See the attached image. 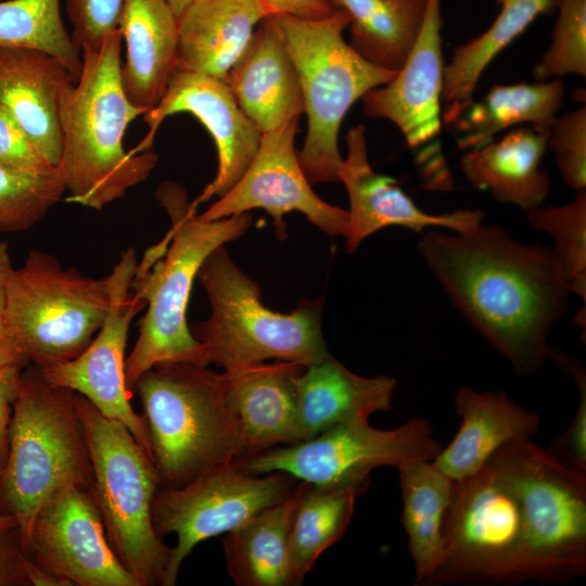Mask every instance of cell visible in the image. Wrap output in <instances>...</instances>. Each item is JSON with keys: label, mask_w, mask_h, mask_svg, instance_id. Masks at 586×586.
<instances>
[{"label": "cell", "mask_w": 586, "mask_h": 586, "mask_svg": "<svg viewBox=\"0 0 586 586\" xmlns=\"http://www.w3.org/2000/svg\"><path fill=\"white\" fill-rule=\"evenodd\" d=\"M417 249L455 307L517 374L543 368L571 294L551 246L482 221L464 231L425 230Z\"/></svg>", "instance_id": "obj_1"}, {"label": "cell", "mask_w": 586, "mask_h": 586, "mask_svg": "<svg viewBox=\"0 0 586 586\" xmlns=\"http://www.w3.org/2000/svg\"><path fill=\"white\" fill-rule=\"evenodd\" d=\"M156 198L170 218L164 239L149 249L131 281L145 304L135 346L125 361V379L132 391L139 377L158 364L209 365L203 344L187 321L191 289L200 267L217 247L240 238L252 225L250 213L203 220L186 189L173 181L158 186Z\"/></svg>", "instance_id": "obj_2"}, {"label": "cell", "mask_w": 586, "mask_h": 586, "mask_svg": "<svg viewBox=\"0 0 586 586\" xmlns=\"http://www.w3.org/2000/svg\"><path fill=\"white\" fill-rule=\"evenodd\" d=\"M123 38L118 30L81 50V72L60 106L61 173L66 201L93 209L122 199L154 169V152L124 149L129 124L143 110L127 98L120 78Z\"/></svg>", "instance_id": "obj_3"}, {"label": "cell", "mask_w": 586, "mask_h": 586, "mask_svg": "<svg viewBox=\"0 0 586 586\" xmlns=\"http://www.w3.org/2000/svg\"><path fill=\"white\" fill-rule=\"evenodd\" d=\"M75 396L50 384L33 365L22 369L0 496L27 553L34 520L52 494L65 486L92 492V461Z\"/></svg>", "instance_id": "obj_4"}, {"label": "cell", "mask_w": 586, "mask_h": 586, "mask_svg": "<svg viewBox=\"0 0 586 586\" xmlns=\"http://www.w3.org/2000/svg\"><path fill=\"white\" fill-rule=\"evenodd\" d=\"M133 390L162 486H182L246 457L224 373L190 362L158 364Z\"/></svg>", "instance_id": "obj_5"}, {"label": "cell", "mask_w": 586, "mask_h": 586, "mask_svg": "<svg viewBox=\"0 0 586 586\" xmlns=\"http://www.w3.org/2000/svg\"><path fill=\"white\" fill-rule=\"evenodd\" d=\"M196 278L211 316L190 330L209 364L230 372L269 359L309 365L330 354L321 330L322 300H304L289 314L269 309L258 283L237 266L225 245L206 257Z\"/></svg>", "instance_id": "obj_6"}, {"label": "cell", "mask_w": 586, "mask_h": 586, "mask_svg": "<svg viewBox=\"0 0 586 586\" xmlns=\"http://www.w3.org/2000/svg\"><path fill=\"white\" fill-rule=\"evenodd\" d=\"M275 25L300 77L307 135L298 154L309 183L337 180L343 163L339 130L351 106L373 88L387 84L396 72L358 54L343 39L349 16L335 10L321 20L272 14Z\"/></svg>", "instance_id": "obj_7"}, {"label": "cell", "mask_w": 586, "mask_h": 586, "mask_svg": "<svg viewBox=\"0 0 586 586\" xmlns=\"http://www.w3.org/2000/svg\"><path fill=\"white\" fill-rule=\"evenodd\" d=\"M75 399L92 461L91 493L106 538L138 586H163L171 548L152 522L161 485L155 464L124 423L105 417L78 393Z\"/></svg>", "instance_id": "obj_8"}, {"label": "cell", "mask_w": 586, "mask_h": 586, "mask_svg": "<svg viewBox=\"0 0 586 586\" xmlns=\"http://www.w3.org/2000/svg\"><path fill=\"white\" fill-rule=\"evenodd\" d=\"M522 500L525 547L520 583L562 582L586 572V472L531 438H515L489 458Z\"/></svg>", "instance_id": "obj_9"}, {"label": "cell", "mask_w": 586, "mask_h": 586, "mask_svg": "<svg viewBox=\"0 0 586 586\" xmlns=\"http://www.w3.org/2000/svg\"><path fill=\"white\" fill-rule=\"evenodd\" d=\"M110 306L107 277L64 268L39 250L9 280L4 321L29 365L42 370L74 359L91 343Z\"/></svg>", "instance_id": "obj_10"}, {"label": "cell", "mask_w": 586, "mask_h": 586, "mask_svg": "<svg viewBox=\"0 0 586 586\" xmlns=\"http://www.w3.org/2000/svg\"><path fill=\"white\" fill-rule=\"evenodd\" d=\"M525 547L522 500L492 459L454 481L444 528V553L428 585L520 583Z\"/></svg>", "instance_id": "obj_11"}, {"label": "cell", "mask_w": 586, "mask_h": 586, "mask_svg": "<svg viewBox=\"0 0 586 586\" xmlns=\"http://www.w3.org/2000/svg\"><path fill=\"white\" fill-rule=\"evenodd\" d=\"M433 428L412 418L391 430L368 420L335 425L308 440L253 454L239 463L254 474L283 472L310 484L356 485L367 489L370 473L379 467L430 461L441 450Z\"/></svg>", "instance_id": "obj_12"}, {"label": "cell", "mask_w": 586, "mask_h": 586, "mask_svg": "<svg viewBox=\"0 0 586 586\" xmlns=\"http://www.w3.org/2000/svg\"><path fill=\"white\" fill-rule=\"evenodd\" d=\"M295 479L283 472L254 474L239 463L214 468L182 486H162L152 504V522L162 537L177 543L163 586H174L183 560L201 542L228 533L283 500Z\"/></svg>", "instance_id": "obj_13"}, {"label": "cell", "mask_w": 586, "mask_h": 586, "mask_svg": "<svg viewBox=\"0 0 586 586\" xmlns=\"http://www.w3.org/2000/svg\"><path fill=\"white\" fill-rule=\"evenodd\" d=\"M137 266L135 249L124 251L107 276L109 311L91 343L74 359L39 371L50 384L82 395L102 415L124 423L152 458L145 424L130 405L125 379L128 332L132 319L145 306L131 290Z\"/></svg>", "instance_id": "obj_14"}, {"label": "cell", "mask_w": 586, "mask_h": 586, "mask_svg": "<svg viewBox=\"0 0 586 586\" xmlns=\"http://www.w3.org/2000/svg\"><path fill=\"white\" fill-rule=\"evenodd\" d=\"M28 555L62 586H138L106 538L92 493L76 486L60 488L41 506Z\"/></svg>", "instance_id": "obj_15"}, {"label": "cell", "mask_w": 586, "mask_h": 586, "mask_svg": "<svg viewBox=\"0 0 586 586\" xmlns=\"http://www.w3.org/2000/svg\"><path fill=\"white\" fill-rule=\"evenodd\" d=\"M298 119L263 133L258 151L245 173L229 192L199 214L203 220L263 208L272 217L277 234L284 237L283 217L295 211L331 237L347 235V209L317 195L301 167L294 146Z\"/></svg>", "instance_id": "obj_16"}, {"label": "cell", "mask_w": 586, "mask_h": 586, "mask_svg": "<svg viewBox=\"0 0 586 586\" xmlns=\"http://www.w3.org/2000/svg\"><path fill=\"white\" fill-rule=\"evenodd\" d=\"M189 113L208 130L216 144L218 169L195 205L229 192L245 173L260 145L263 133L239 106L228 84L209 75L176 71L161 101L143 114L148 135L131 150L151 149L163 120L176 113Z\"/></svg>", "instance_id": "obj_17"}, {"label": "cell", "mask_w": 586, "mask_h": 586, "mask_svg": "<svg viewBox=\"0 0 586 586\" xmlns=\"http://www.w3.org/2000/svg\"><path fill=\"white\" fill-rule=\"evenodd\" d=\"M347 156L337 180L349 200L347 252H356L369 235L392 226L422 233L429 229L469 230L484 220L481 209H457L433 215L422 211L400 188L398 181L372 169L368 161L366 128L352 127L346 136Z\"/></svg>", "instance_id": "obj_18"}, {"label": "cell", "mask_w": 586, "mask_h": 586, "mask_svg": "<svg viewBox=\"0 0 586 586\" xmlns=\"http://www.w3.org/2000/svg\"><path fill=\"white\" fill-rule=\"evenodd\" d=\"M442 25L441 0H426L420 33L404 64L392 80L361 98L365 114L391 120L411 149L433 142L443 126Z\"/></svg>", "instance_id": "obj_19"}, {"label": "cell", "mask_w": 586, "mask_h": 586, "mask_svg": "<svg viewBox=\"0 0 586 586\" xmlns=\"http://www.w3.org/2000/svg\"><path fill=\"white\" fill-rule=\"evenodd\" d=\"M305 366L298 361L277 360L222 372L227 402L238 423L246 457L304 440L297 390Z\"/></svg>", "instance_id": "obj_20"}, {"label": "cell", "mask_w": 586, "mask_h": 586, "mask_svg": "<svg viewBox=\"0 0 586 586\" xmlns=\"http://www.w3.org/2000/svg\"><path fill=\"white\" fill-rule=\"evenodd\" d=\"M75 81L74 75L48 53L0 48V104L55 167L62 154L60 106Z\"/></svg>", "instance_id": "obj_21"}, {"label": "cell", "mask_w": 586, "mask_h": 586, "mask_svg": "<svg viewBox=\"0 0 586 586\" xmlns=\"http://www.w3.org/2000/svg\"><path fill=\"white\" fill-rule=\"evenodd\" d=\"M225 81L262 133L276 130L304 113L296 67L270 15L255 27Z\"/></svg>", "instance_id": "obj_22"}, {"label": "cell", "mask_w": 586, "mask_h": 586, "mask_svg": "<svg viewBox=\"0 0 586 586\" xmlns=\"http://www.w3.org/2000/svg\"><path fill=\"white\" fill-rule=\"evenodd\" d=\"M455 408L461 418L453 441L432 462L454 481L476 473L506 443L539 432L540 417L517 404L505 391L479 392L460 387Z\"/></svg>", "instance_id": "obj_23"}, {"label": "cell", "mask_w": 586, "mask_h": 586, "mask_svg": "<svg viewBox=\"0 0 586 586\" xmlns=\"http://www.w3.org/2000/svg\"><path fill=\"white\" fill-rule=\"evenodd\" d=\"M272 14L264 0H193L178 16L176 71L225 80L255 27Z\"/></svg>", "instance_id": "obj_24"}, {"label": "cell", "mask_w": 586, "mask_h": 586, "mask_svg": "<svg viewBox=\"0 0 586 586\" xmlns=\"http://www.w3.org/2000/svg\"><path fill=\"white\" fill-rule=\"evenodd\" d=\"M118 28L126 46L122 85L128 100L146 113L176 72L178 16L167 0H123Z\"/></svg>", "instance_id": "obj_25"}, {"label": "cell", "mask_w": 586, "mask_h": 586, "mask_svg": "<svg viewBox=\"0 0 586 586\" xmlns=\"http://www.w3.org/2000/svg\"><path fill=\"white\" fill-rule=\"evenodd\" d=\"M396 384V379L384 374L358 375L331 354L306 365L297 390L303 441L390 410Z\"/></svg>", "instance_id": "obj_26"}, {"label": "cell", "mask_w": 586, "mask_h": 586, "mask_svg": "<svg viewBox=\"0 0 586 586\" xmlns=\"http://www.w3.org/2000/svg\"><path fill=\"white\" fill-rule=\"evenodd\" d=\"M547 138L532 126L514 129L466 153L461 170L473 188L527 213L543 205L549 193L550 180L540 167Z\"/></svg>", "instance_id": "obj_27"}, {"label": "cell", "mask_w": 586, "mask_h": 586, "mask_svg": "<svg viewBox=\"0 0 586 586\" xmlns=\"http://www.w3.org/2000/svg\"><path fill=\"white\" fill-rule=\"evenodd\" d=\"M305 488L301 481L280 502L226 533L227 570L238 586H294L290 540L294 515Z\"/></svg>", "instance_id": "obj_28"}, {"label": "cell", "mask_w": 586, "mask_h": 586, "mask_svg": "<svg viewBox=\"0 0 586 586\" xmlns=\"http://www.w3.org/2000/svg\"><path fill=\"white\" fill-rule=\"evenodd\" d=\"M500 10L480 36L457 47L444 68L442 123L453 126L473 102L479 80L489 63L539 15L555 11L560 0H495Z\"/></svg>", "instance_id": "obj_29"}, {"label": "cell", "mask_w": 586, "mask_h": 586, "mask_svg": "<svg viewBox=\"0 0 586 586\" xmlns=\"http://www.w3.org/2000/svg\"><path fill=\"white\" fill-rule=\"evenodd\" d=\"M403 498L402 524L413 562L416 584L428 585L444 553V528L454 480L430 461L397 469Z\"/></svg>", "instance_id": "obj_30"}, {"label": "cell", "mask_w": 586, "mask_h": 586, "mask_svg": "<svg viewBox=\"0 0 586 586\" xmlns=\"http://www.w3.org/2000/svg\"><path fill=\"white\" fill-rule=\"evenodd\" d=\"M564 93L561 78L494 86L481 101H473L453 125L461 133L458 148L463 151L481 148L513 126H532L548 133Z\"/></svg>", "instance_id": "obj_31"}, {"label": "cell", "mask_w": 586, "mask_h": 586, "mask_svg": "<svg viewBox=\"0 0 586 586\" xmlns=\"http://www.w3.org/2000/svg\"><path fill=\"white\" fill-rule=\"evenodd\" d=\"M349 16V46L369 62L397 72L420 33L426 0H326Z\"/></svg>", "instance_id": "obj_32"}, {"label": "cell", "mask_w": 586, "mask_h": 586, "mask_svg": "<svg viewBox=\"0 0 586 586\" xmlns=\"http://www.w3.org/2000/svg\"><path fill=\"white\" fill-rule=\"evenodd\" d=\"M365 491L356 485L305 482L290 540L294 586L302 584L322 552L344 535L354 514L356 498Z\"/></svg>", "instance_id": "obj_33"}, {"label": "cell", "mask_w": 586, "mask_h": 586, "mask_svg": "<svg viewBox=\"0 0 586 586\" xmlns=\"http://www.w3.org/2000/svg\"><path fill=\"white\" fill-rule=\"evenodd\" d=\"M0 48L48 53L76 80L81 72V51L64 26L60 0H0Z\"/></svg>", "instance_id": "obj_34"}, {"label": "cell", "mask_w": 586, "mask_h": 586, "mask_svg": "<svg viewBox=\"0 0 586 586\" xmlns=\"http://www.w3.org/2000/svg\"><path fill=\"white\" fill-rule=\"evenodd\" d=\"M528 225L547 233L571 293L586 302V191L561 206H538L527 212Z\"/></svg>", "instance_id": "obj_35"}, {"label": "cell", "mask_w": 586, "mask_h": 586, "mask_svg": "<svg viewBox=\"0 0 586 586\" xmlns=\"http://www.w3.org/2000/svg\"><path fill=\"white\" fill-rule=\"evenodd\" d=\"M65 192L58 167L44 173H26L0 163V232L29 229Z\"/></svg>", "instance_id": "obj_36"}, {"label": "cell", "mask_w": 586, "mask_h": 586, "mask_svg": "<svg viewBox=\"0 0 586 586\" xmlns=\"http://www.w3.org/2000/svg\"><path fill=\"white\" fill-rule=\"evenodd\" d=\"M549 49L533 67L536 81L586 76V0H560Z\"/></svg>", "instance_id": "obj_37"}, {"label": "cell", "mask_w": 586, "mask_h": 586, "mask_svg": "<svg viewBox=\"0 0 586 586\" xmlns=\"http://www.w3.org/2000/svg\"><path fill=\"white\" fill-rule=\"evenodd\" d=\"M565 184L575 192L586 191V106L557 117L547 138Z\"/></svg>", "instance_id": "obj_38"}, {"label": "cell", "mask_w": 586, "mask_h": 586, "mask_svg": "<svg viewBox=\"0 0 586 586\" xmlns=\"http://www.w3.org/2000/svg\"><path fill=\"white\" fill-rule=\"evenodd\" d=\"M548 359L576 384L579 402L566 431L549 448L560 458L586 472V371L582 364L563 349L549 345Z\"/></svg>", "instance_id": "obj_39"}, {"label": "cell", "mask_w": 586, "mask_h": 586, "mask_svg": "<svg viewBox=\"0 0 586 586\" xmlns=\"http://www.w3.org/2000/svg\"><path fill=\"white\" fill-rule=\"evenodd\" d=\"M123 0H67L71 37L81 51L118 30Z\"/></svg>", "instance_id": "obj_40"}, {"label": "cell", "mask_w": 586, "mask_h": 586, "mask_svg": "<svg viewBox=\"0 0 586 586\" xmlns=\"http://www.w3.org/2000/svg\"><path fill=\"white\" fill-rule=\"evenodd\" d=\"M0 163L26 173H44L55 167L43 157L20 124L1 104Z\"/></svg>", "instance_id": "obj_41"}, {"label": "cell", "mask_w": 586, "mask_h": 586, "mask_svg": "<svg viewBox=\"0 0 586 586\" xmlns=\"http://www.w3.org/2000/svg\"><path fill=\"white\" fill-rule=\"evenodd\" d=\"M14 528L0 533V586H61L55 577L36 564L20 539L13 543L10 533Z\"/></svg>", "instance_id": "obj_42"}, {"label": "cell", "mask_w": 586, "mask_h": 586, "mask_svg": "<svg viewBox=\"0 0 586 586\" xmlns=\"http://www.w3.org/2000/svg\"><path fill=\"white\" fill-rule=\"evenodd\" d=\"M22 369L23 367L11 366L0 370V482L9 456L10 424Z\"/></svg>", "instance_id": "obj_43"}, {"label": "cell", "mask_w": 586, "mask_h": 586, "mask_svg": "<svg viewBox=\"0 0 586 586\" xmlns=\"http://www.w3.org/2000/svg\"><path fill=\"white\" fill-rule=\"evenodd\" d=\"M273 14H288L305 20H321L332 14L326 0H264Z\"/></svg>", "instance_id": "obj_44"}, {"label": "cell", "mask_w": 586, "mask_h": 586, "mask_svg": "<svg viewBox=\"0 0 586 586\" xmlns=\"http://www.w3.org/2000/svg\"><path fill=\"white\" fill-rule=\"evenodd\" d=\"M27 365V358L10 332L3 314H0V370L11 366L24 368Z\"/></svg>", "instance_id": "obj_45"}, {"label": "cell", "mask_w": 586, "mask_h": 586, "mask_svg": "<svg viewBox=\"0 0 586 586\" xmlns=\"http://www.w3.org/2000/svg\"><path fill=\"white\" fill-rule=\"evenodd\" d=\"M14 270L8 243L0 241V314H3L9 280Z\"/></svg>", "instance_id": "obj_46"}, {"label": "cell", "mask_w": 586, "mask_h": 586, "mask_svg": "<svg viewBox=\"0 0 586 586\" xmlns=\"http://www.w3.org/2000/svg\"><path fill=\"white\" fill-rule=\"evenodd\" d=\"M17 527L15 518L12 514L0 513V533Z\"/></svg>", "instance_id": "obj_47"}, {"label": "cell", "mask_w": 586, "mask_h": 586, "mask_svg": "<svg viewBox=\"0 0 586 586\" xmlns=\"http://www.w3.org/2000/svg\"><path fill=\"white\" fill-rule=\"evenodd\" d=\"M193 0H167L173 11L179 16Z\"/></svg>", "instance_id": "obj_48"}]
</instances>
